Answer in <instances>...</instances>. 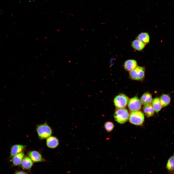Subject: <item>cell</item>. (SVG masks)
Returning <instances> with one entry per match:
<instances>
[{
  "label": "cell",
  "instance_id": "6da1fadb",
  "mask_svg": "<svg viewBox=\"0 0 174 174\" xmlns=\"http://www.w3.org/2000/svg\"><path fill=\"white\" fill-rule=\"evenodd\" d=\"M36 130L38 137L41 139L47 138L52 134L51 128L46 122L37 125Z\"/></svg>",
  "mask_w": 174,
  "mask_h": 174
},
{
  "label": "cell",
  "instance_id": "7a4b0ae2",
  "mask_svg": "<svg viewBox=\"0 0 174 174\" xmlns=\"http://www.w3.org/2000/svg\"><path fill=\"white\" fill-rule=\"evenodd\" d=\"M114 117L118 123L122 124L126 122L129 119V113L128 110L124 108L118 109L115 112Z\"/></svg>",
  "mask_w": 174,
  "mask_h": 174
},
{
  "label": "cell",
  "instance_id": "3957f363",
  "mask_svg": "<svg viewBox=\"0 0 174 174\" xmlns=\"http://www.w3.org/2000/svg\"><path fill=\"white\" fill-rule=\"evenodd\" d=\"M129 122L133 124L141 125L144 121V115L139 111L132 112L129 115Z\"/></svg>",
  "mask_w": 174,
  "mask_h": 174
},
{
  "label": "cell",
  "instance_id": "277c9868",
  "mask_svg": "<svg viewBox=\"0 0 174 174\" xmlns=\"http://www.w3.org/2000/svg\"><path fill=\"white\" fill-rule=\"evenodd\" d=\"M145 69L144 67L137 66L135 69L130 71L129 76L132 79L140 80L144 77Z\"/></svg>",
  "mask_w": 174,
  "mask_h": 174
},
{
  "label": "cell",
  "instance_id": "5b68a950",
  "mask_svg": "<svg viewBox=\"0 0 174 174\" xmlns=\"http://www.w3.org/2000/svg\"><path fill=\"white\" fill-rule=\"evenodd\" d=\"M129 101L128 97L124 94H121L115 97L114 102L115 106L117 108H123L127 106Z\"/></svg>",
  "mask_w": 174,
  "mask_h": 174
},
{
  "label": "cell",
  "instance_id": "8992f818",
  "mask_svg": "<svg viewBox=\"0 0 174 174\" xmlns=\"http://www.w3.org/2000/svg\"><path fill=\"white\" fill-rule=\"evenodd\" d=\"M128 104L129 109L131 112L139 111L141 108V102L138 97L136 96L130 99Z\"/></svg>",
  "mask_w": 174,
  "mask_h": 174
},
{
  "label": "cell",
  "instance_id": "52a82bcc",
  "mask_svg": "<svg viewBox=\"0 0 174 174\" xmlns=\"http://www.w3.org/2000/svg\"><path fill=\"white\" fill-rule=\"evenodd\" d=\"M28 155L29 157L34 162H41L44 160L41 155L37 151H32L29 152Z\"/></svg>",
  "mask_w": 174,
  "mask_h": 174
},
{
  "label": "cell",
  "instance_id": "ba28073f",
  "mask_svg": "<svg viewBox=\"0 0 174 174\" xmlns=\"http://www.w3.org/2000/svg\"><path fill=\"white\" fill-rule=\"evenodd\" d=\"M25 146L22 145L16 144L13 145L11 147L10 156L12 157L17 154L22 152L25 149Z\"/></svg>",
  "mask_w": 174,
  "mask_h": 174
},
{
  "label": "cell",
  "instance_id": "9c48e42d",
  "mask_svg": "<svg viewBox=\"0 0 174 174\" xmlns=\"http://www.w3.org/2000/svg\"><path fill=\"white\" fill-rule=\"evenodd\" d=\"M46 144L47 146L49 148H54L58 145L59 142L56 137L50 136L47 138Z\"/></svg>",
  "mask_w": 174,
  "mask_h": 174
},
{
  "label": "cell",
  "instance_id": "30bf717a",
  "mask_svg": "<svg viewBox=\"0 0 174 174\" xmlns=\"http://www.w3.org/2000/svg\"><path fill=\"white\" fill-rule=\"evenodd\" d=\"M137 66V61L134 59H129L126 60L124 64V67L127 71H130Z\"/></svg>",
  "mask_w": 174,
  "mask_h": 174
},
{
  "label": "cell",
  "instance_id": "8fae6325",
  "mask_svg": "<svg viewBox=\"0 0 174 174\" xmlns=\"http://www.w3.org/2000/svg\"><path fill=\"white\" fill-rule=\"evenodd\" d=\"M140 101L143 105H145L150 104L152 101L151 94L147 92L144 93L141 97Z\"/></svg>",
  "mask_w": 174,
  "mask_h": 174
},
{
  "label": "cell",
  "instance_id": "7c38bea8",
  "mask_svg": "<svg viewBox=\"0 0 174 174\" xmlns=\"http://www.w3.org/2000/svg\"><path fill=\"white\" fill-rule=\"evenodd\" d=\"M145 44L140 40L136 39L133 41L131 45L133 49L136 50L140 51L143 49L145 46Z\"/></svg>",
  "mask_w": 174,
  "mask_h": 174
},
{
  "label": "cell",
  "instance_id": "4fadbf2b",
  "mask_svg": "<svg viewBox=\"0 0 174 174\" xmlns=\"http://www.w3.org/2000/svg\"><path fill=\"white\" fill-rule=\"evenodd\" d=\"M143 110L147 117H151L154 114L155 111L152 105L151 104L145 105L143 108Z\"/></svg>",
  "mask_w": 174,
  "mask_h": 174
},
{
  "label": "cell",
  "instance_id": "5bb4252c",
  "mask_svg": "<svg viewBox=\"0 0 174 174\" xmlns=\"http://www.w3.org/2000/svg\"><path fill=\"white\" fill-rule=\"evenodd\" d=\"M24 155V152H22L13 156L12 163L14 166H18L22 163Z\"/></svg>",
  "mask_w": 174,
  "mask_h": 174
},
{
  "label": "cell",
  "instance_id": "9a60e30c",
  "mask_svg": "<svg viewBox=\"0 0 174 174\" xmlns=\"http://www.w3.org/2000/svg\"><path fill=\"white\" fill-rule=\"evenodd\" d=\"M33 164V161L28 156H26L23 158L21 164L22 167L26 169H30Z\"/></svg>",
  "mask_w": 174,
  "mask_h": 174
},
{
  "label": "cell",
  "instance_id": "2e32d148",
  "mask_svg": "<svg viewBox=\"0 0 174 174\" xmlns=\"http://www.w3.org/2000/svg\"><path fill=\"white\" fill-rule=\"evenodd\" d=\"M152 105L154 111L157 113L159 112L162 108L160 100L158 98H155L152 100Z\"/></svg>",
  "mask_w": 174,
  "mask_h": 174
},
{
  "label": "cell",
  "instance_id": "e0dca14e",
  "mask_svg": "<svg viewBox=\"0 0 174 174\" xmlns=\"http://www.w3.org/2000/svg\"><path fill=\"white\" fill-rule=\"evenodd\" d=\"M160 100L162 106L164 107L167 106L169 104L171 99L168 95L164 94L161 95Z\"/></svg>",
  "mask_w": 174,
  "mask_h": 174
},
{
  "label": "cell",
  "instance_id": "ac0fdd59",
  "mask_svg": "<svg viewBox=\"0 0 174 174\" xmlns=\"http://www.w3.org/2000/svg\"><path fill=\"white\" fill-rule=\"evenodd\" d=\"M138 39L145 44L148 43L150 41V37L148 34L146 32H142L139 34L137 36Z\"/></svg>",
  "mask_w": 174,
  "mask_h": 174
},
{
  "label": "cell",
  "instance_id": "d6986e66",
  "mask_svg": "<svg viewBox=\"0 0 174 174\" xmlns=\"http://www.w3.org/2000/svg\"><path fill=\"white\" fill-rule=\"evenodd\" d=\"M166 168L170 172L174 171V154L168 160L166 165Z\"/></svg>",
  "mask_w": 174,
  "mask_h": 174
},
{
  "label": "cell",
  "instance_id": "ffe728a7",
  "mask_svg": "<svg viewBox=\"0 0 174 174\" xmlns=\"http://www.w3.org/2000/svg\"><path fill=\"white\" fill-rule=\"evenodd\" d=\"M104 127L107 132H109L112 131L113 129L114 125L112 122L110 121H107L105 123Z\"/></svg>",
  "mask_w": 174,
  "mask_h": 174
},
{
  "label": "cell",
  "instance_id": "44dd1931",
  "mask_svg": "<svg viewBox=\"0 0 174 174\" xmlns=\"http://www.w3.org/2000/svg\"><path fill=\"white\" fill-rule=\"evenodd\" d=\"M14 174H27L25 172L22 171H17Z\"/></svg>",
  "mask_w": 174,
  "mask_h": 174
},
{
  "label": "cell",
  "instance_id": "7402d4cb",
  "mask_svg": "<svg viewBox=\"0 0 174 174\" xmlns=\"http://www.w3.org/2000/svg\"><path fill=\"white\" fill-rule=\"evenodd\" d=\"M81 47H79V48H77V50H79L80 49H81Z\"/></svg>",
  "mask_w": 174,
  "mask_h": 174
},
{
  "label": "cell",
  "instance_id": "603a6c76",
  "mask_svg": "<svg viewBox=\"0 0 174 174\" xmlns=\"http://www.w3.org/2000/svg\"><path fill=\"white\" fill-rule=\"evenodd\" d=\"M173 174H174V173H173Z\"/></svg>",
  "mask_w": 174,
  "mask_h": 174
}]
</instances>
